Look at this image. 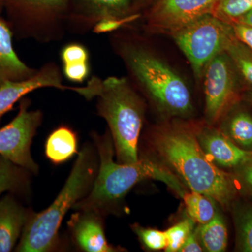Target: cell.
<instances>
[{
  "instance_id": "34",
  "label": "cell",
  "mask_w": 252,
  "mask_h": 252,
  "mask_svg": "<svg viewBox=\"0 0 252 252\" xmlns=\"http://www.w3.org/2000/svg\"><path fill=\"white\" fill-rule=\"evenodd\" d=\"M151 1H153V0H137L135 4L136 9L138 10L140 5L146 4V3H148Z\"/></svg>"
},
{
  "instance_id": "24",
  "label": "cell",
  "mask_w": 252,
  "mask_h": 252,
  "mask_svg": "<svg viewBox=\"0 0 252 252\" xmlns=\"http://www.w3.org/2000/svg\"><path fill=\"white\" fill-rule=\"evenodd\" d=\"M251 10L252 0H219L213 15L231 24Z\"/></svg>"
},
{
  "instance_id": "9",
  "label": "cell",
  "mask_w": 252,
  "mask_h": 252,
  "mask_svg": "<svg viewBox=\"0 0 252 252\" xmlns=\"http://www.w3.org/2000/svg\"><path fill=\"white\" fill-rule=\"evenodd\" d=\"M238 74L225 51L217 55L207 64L203 77L207 125L216 124L229 108L237 94Z\"/></svg>"
},
{
  "instance_id": "36",
  "label": "cell",
  "mask_w": 252,
  "mask_h": 252,
  "mask_svg": "<svg viewBox=\"0 0 252 252\" xmlns=\"http://www.w3.org/2000/svg\"><path fill=\"white\" fill-rule=\"evenodd\" d=\"M3 11V4H2V0H0V15H1V13Z\"/></svg>"
},
{
  "instance_id": "22",
  "label": "cell",
  "mask_w": 252,
  "mask_h": 252,
  "mask_svg": "<svg viewBox=\"0 0 252 252\" xmlns=\"http://www.w3.org/2000/svg\"><path fill=\"white\" fill-rule=\"evenodd\" d=\"M225 52L234 64L238 74L252 86V51L236 37L230 41Z\"/></svg>"
},
{
  "instance_id": "3",
  "label": "cell",
  "mask_w": 252,
  "mask_h": 252,
  "mask_svg": "<svg viewBox=\"0 0 252 252\" xmlns=\"http://www.w3.org/2000/svg\"><path fill=\"white\" fill-rule=\"evenodd\" d=\"M112 41L132 80L162 114L178 118L192 115L193 102L188 84L170 64L134 36H114Z\"/></svg>"
},
{
  "instance_id": "19",
  "label": "cell",
  "mask_w": 252,
  "mask_h": 252,
  "mask_svg": "<svg viewBox=\"0 0 252 252\" xmlns=\"http://www.w3.org/2000/svg\"><path fill=\"white\" fill-rule=\"evenodd\" d=\"M199 241L209 252H224L228 245V230L223 217L217 211L210 221L200 224L198 230Z\"/></svg>"
},
{
  "instance_id": "21",
  "label": "cell",
  "mask_w": 252,
  "mask_h": 252,
  "mask_svg": "<svg viewBox=\"0 0 252 252\" xmlns=\"http://www.w3.org/2000/svg\"><path fill=\"white\" fill-rule=\"evenodd\" d=\"M185 201L186 210L189 216L194 221L204 224L215 217L216 207L213 199L198 192L185 193L182 197Z\"/></svg>"
},
{
  "instance_id": "26",
  "label": "cell",
  "mask_w": 252,
  "mask_h": 252,
  "mask_svg": "<svg viewBox=\"0 0 252 252\" xmlns=\"http://www.w3.org/2000/svg\"><path fill=\"white\" fill-rule=\"evenodd\" d=\"M134 231L147 249L152 250H165L167 245L166 233L158 230L145 228L133 225Z\"/></svg>"
},
{
  "instance_id": "6",
  "label": "cell",
  "mask_w": 252,
  "mask_h": 252,
  "mask_svg": "<svg viewBox=\"0 0 252 252\" xmlns=\"http://www.w3.org/2000/svg\"><path fill=\"white\" fill-rule=\"evenodd\" d=\"M3 11L18 40H62L68 31L69 0H2Z\"/></svg>"
},
{
  "instance_id": "31",
  "label": "cell",
  "mask_w": 252,
  "mask_h": 252,
  "mask_svg": "<svg viewBox=\"0 0 252 252\" xmlns=\"http://www.w3.org/2000/svg\"><path fill=\"white\" fill-rule=\"evenodd\" d=\"M237 39L252 51V26L242 23H231Z\"/></svg>"
},
{
  "instance_id": "32",
  "label": "cell",
  "mask_w": 252,
  "mask_h": 252,
  "mask_svg": "<svg viewBox=\"0 0 252 252\" xmlns=\"http://www.w3.org/2000/svg\"><path fill=\"white\" fill-rule=\"evenodd\" d=\"M203 248L200 246L196 233L193 231L190 233L188 238L186 240L183 246L180 249L182 252H203Z\"/></svg>"
},
{
  "instance_id": "1",
  "label": "cell",
  "mask_w": 252,
  "mask_h": 252,
  "mask_svg": "<svg viewBox=\"0 0 252 252\" xmlns=\"http://www.w3.org/2000/svg\"><path fill=\"white\" fill-rule=\"evenodd\" d=\"M152 142L162 160L192 191L207 195L223 207L230 205L236 193L234 181L207 157L195 131L183 124H171L158 130Z\"/></svg>"
},
{
  "instance_id": "15",
  "label": "cell",
  "mask_w": 252,
  "mask_h": 252,
  "mask_svg": "<svg viewBox=\"0 0 252 252\" xmlns=\"http://www.w3.org/2000/svg\"><path fill=\"white\" fill-rule=\"evenodd\" d=\"M32 210L23 206L15 194L0 198V252L15 250Z\"/></svg>"
},
{
  "instance_id": "2",
  "label": "cell",
  "mask_w": 252,
  "mask_h": 252,
  "mask_svg": "<svg viewBox=\"0 0 252 252\" xmlns=\"http://www.w3.org/2000/svg\"><path fill=\"white\" fill-rule=\"evenodd\" d=\"M72 91L87 100L97 99V114L108 124L119 163L137 162L145 107L130 81L93 76L85 86H73Z\"/></svg>"
},
{
  "instance_id": "35",
  "label": "cell",
  "mask_w": 252,
  "mask_h": 252,
  "mask_svg": "<svg viewBox=\"0 0 252 252\" xmlns=\"http://www.w3.org/2000/svg\"><path fill=\"white\" fill-rule=\"evenodd\" d=\"M246 97L249 102H250V103L252 104V91H250V92H248V94H247Z\"/></svg>"
},
{
  "instance_id": "27",
  "label": "cell",
  "mask_w": 252,
  "mask_h": 252,
  "mask_svg": "<svg viewBox=\"0 0 252 252\" xmlns=\"http://www.w3.org/2000/svg\"><path fill=\"white\" fill-rule=\"evenodd\" d=\"M63 64L90 62V52L84 44L71 42L65 44L60 52Z\"/></svg>"
},
{
  "instance_id": "30",
  "label": "cell",
  "mask_w": 252,
  "mask_h": 252,
  "mask_svg": "<svg viewBox=\"0 0 252 252\" xmlns=\"http://www.w3.org/2000/svg\"><path fill=\"white\" fill-rule=\"evenodd\" d=\"M234 170L235 177L240 185L252 195V156Z\"/></svg>"
},
{
  "instance_id": "29",
  "label": "cell",
  "mask_w": 252,
  "mask_h": 252,
  "mask_svg": "<svg viewBox=\"0 0 252 252\" xmlns=\"http://www.w3.org/2000/svg\"><path fill=\"white\" fill-rule=\"evenodd\" d=\"M90 62L63 64V74L68 81L74 84H83L90 78Z\"/></svg>"
},
{
  "instance_id": "8",
  "label": "cell",
  "mask_w": 252,
  "mask_h": 252,
  "mask_svg": "<svg viewBox=\"0 0 252 252\" xmlns=\"http://www.w3.org/2000/svg\"><path fill=\"white\" fill-rule=\"evenodd\" d=\"M31 99H21L17 115L0 128V155L36 175L39 165L32 157L31 145L44 115L39 109L31 110Z\"/></svg>"
},
{
  "instance_id": "12",
  "label": "cell",
  "mask_w": 252,
  "mask_h": 252,
  "mask_svg": "<svg viewBox=\"0 0 252 252\" xmlns=\"http://www.w3.org/2000/svg\"><path fill=\"white\" fill-rule=\"evenodd\" d=\"M42 88L72 90V86L63 83V72L59 66L54 62L46 63L29 79L6 81L0 86V123L5 114L14 109L15 104L28 94Z\"/></svg>"
},
{
  "instance_id": "7",
  "label": "cell",
  "mask_w": 252,
  "mask_h": 252,
  "mask_svg": "<svg viewBox=\"0 0 252 252\" xmlns=\"http://www.w3.org/2000/svg\"><path fill=\"white\" fill-rule=\"evenodd\" d=\"M170 36L188 60L195 80L200 81L207 64L225 51L235 34L230 23L209 14Z\"/></svg>"
},
{
  "instance_id": "5",
  "label": "cell",
  "mask_w": 252,
  "mask_h": 252,
  "mask_svg": "<svg viewBox=\"0 0 252 252\" xmlns=\"http://www.w3.org/2000/svg\"><path fill=\"white\" fill-rule=\"evenodd\" d=\"M98 167L95 147L91 143L84 144L54 201L42 212L32 213L15 252H50L59 248L61 223L68 211L90 193Z\"/></svg>"
},
{
  "instance_id": "4",
  "label": "cell",
  "mask_w": 252,
  "mask_h": 252,
  "mask_svg": "<svg viewBox=\"0 0 252 252\" xmlns=\"http://www.w3.org/2000/svg\"><path fill=\"white\" fill-rule=\"evenodd\" d=\"M99 157L98 172L90 193L78 202L74 210H89L103 215L142 181H161L181 197L186 192L175 175L165 167L149 158H139L133 163H117L113 159L112 137L109 132L93 135Z\"/></svg>"
},
{
  "instance_id": "18",
  "label": "cell",
  "mask_w": 252,
  "mask_h": 252,
  "mask_svg": "<svg viewBox=\"0 0 252 252\" xmlns=\"http://www.w3.org/2000/svg\"><path fill=\"white\" fill-rule=\"evenodd\" d=\"M31 174L0 155V198L4 193L17 196L27 195L31 188Z\"/></svg>"
},
{
  "instance_id": "14",
  "label": "cell",
  "mask_w": 252,
  "mask_h": 252,
  "mask_svg": "<svg viewBox=\"0 0 252 252\" xmlns=\"http://www.w3.org/2000/svg\"><path fill=\"white\" fill-rule=\"evenodd\" d=\"M67 225L73 242L86 252H113L117 249L109 245L106 238L102 215L89 210H77Z\"/></svg>"
},
{
  "instance_id": "11",
  "label": "cell",
  "mask_w": 252,
  "mask_h": 252,
  "mask_svg": "<svg viewBox=\"0 0 252 252\" xmlns=\"http://www.w3.org/2000/svg\"><path fill=\"white\" fill-rule=\"evenodd\" d=\"M137 12L132 0H69L68 31L84 34L104 18H125Z\"/></svg>"
},
{
  "instance_id": "10",
  "label": "cell",
  "mask_w": 252,
  "mask_h": 252,
  "mask_svg": "<svg viewBox=\"0 0 252 252\" xmlns=\"http://www.w3.org/2000/svg\"><path fill=\"white\" fill-rule=\"evenodd\" d=\"M219 0H157L145 15V29L171 36L206 15L213 14Z\"/></svg>"
},
{
  "instance_id": "17",
  "label": "cell",
  "mask_w": 252,
  "mask_h": 252,
  "mask_svg": "<svg viewBox=\"0 0 252 252\" xmlns=\"http://www.w3.org/2000/svg\"><path fill=\"white\" fill-rule=\"evenodd\" d=\"M79 152L77 133L69 126L56 127L46 141V157L54 165L68 161Z\"/></svg>"
},
{
  "instance_id": "28",
  "label": "cell",
  "mask_w": 252,
  "mask_h": 252,
  "mask_svg": "<svg viewBox=\"0 0 252 252\" xmlns=\"http://www.w3.org/2000/svg\"><path fill=\"white\" fill-rule=\"evenodd\" d=\"M141 17L142 15L137 12L125 18H104L94 26L92 31L96 34L114 32L135 22Z\"/></svg>"
},
{
  "instance_id": "20",
  "label": "cell",
  "mask_w": 252,
  "mask_h": 252,
  "mask_svg": "<svg viewBox=\"0 0 252 252\" xmlns=\"http://www.w3.org/2000/svg\"><path fill=\"white\" fill-rule=\"evenodd\" d=\"M223 132L240 148L252 152V116L245 111L235 112L227 119Z\"/></svg>"
},
{
  "instance_id": "33",
  "label": "cell",
  "mask_w": 252,
  "mask_h": 252,
  "mask_svg": "<svg viewBox=\"0 0 252 252\" xmlns=\"http://www.w3.org/2000/svg\"><path fill=\"white\" fill-rule=\"evenodd\" d=\"M235 23H242V24L252 26V10L248 14L244 15L243 16L239 18Z\"/></svg>"
},
{
  "instance_id": "13",
  "label": "cell",
  "mask_w": 252,
  "mask_h": 252,
  "mask_svg": "<svg viewBox=\"0 0 252 252\" xmlns=\"http://www.w3.org/2000/svg\"><path fill=\"white\" fill-rule=\"evenodd\" d=\"M195 135L200 147L216 165L234 170L252 156V152L240 148L223 131L212 126L198 127Z\"/></svg>"
},
{
  "instance_id": "23",
  "label": "cell",
  "mask_w": 252,
  "mask_h": 252,
  "mask_svg": "<svg viewBox=\"0 0 252 252\" xmlns=\"http://www.w3.org/2000/svg\"><path fill=\"white\" fill-rule=\"evenodd\" d=\"M237 242L241 252H252V206L248 205L237 210L235 215Z\"/></svg>"
},
{
  "instance_id": "25",
  "label": "cell",
  "mask_w": 252,
  "mask_h": 252,
  "mask_svg": "<svg viewBox=\"0 0 252 252\" xmlns=\"http://www.w3.org/2000/svg\"><path fill=\"white\" fill-rule=\"evenodd\" d=\"M193 220H185L165 231L167 245L165 252H180L193 228Z\"/></svg>"
},
{
  "instance_id": "16",
  "label": "cell",
  "mask_w": 252,
  "mask_h": 252,
  "mask_svg": "<svg viewBox=\"0 0 252 252\" xmlns=\"http://www.w3.org/2000/svg\"><path fill=\"white\" fill-rule=\"evenodd\" d=\"M14 37L6 18L0 16V86L6 81L29 79L37 71L20 59L13 45Z\"/></svg>"
}]
</instances>
